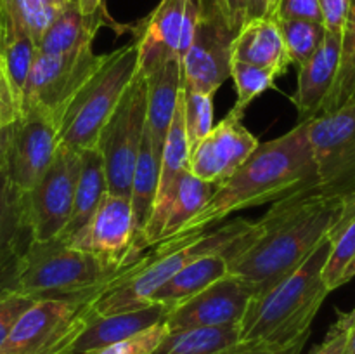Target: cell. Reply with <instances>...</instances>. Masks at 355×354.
I'll return each instance as SVG.
<instances>
[{"label":"cell","mask_w":355,"mask_h":354,"mask_svg":"<svg viewBox=\"0 0 355 354\" xmlns=\"http://www.w3.org/2000/svg\"><path fill=\"white\" fill-rule=\"evenodd\" d=\"M259 235L229 259V273L255 295L270 290L305 262L342 214V198L302 189L272 201Z\"/></svg>","instance_id":"6da1fadb"},{"label":"cell","mask_w":355,"mask_h":354,"mask_svg":"<svg viewBox=\"0 0 355 354\" xmlns=\"http://www.w3.org/2000/svg\"><path fill=\"white\" fill-rule=\"evenodd\" d=\"M318 167L309 141V120H300L291 130L260 142L248 160L218 184L214 196L175 236L205 233L232 212L248 210L302 189H314Z\"/></svg>","instance_id":"7a4b0ae2"},{"label":"cell","mask_w":355,"mask_h":354,"mask_svg":"<svg viewBox=\"0 0 355 354\" xmlns=\"http://www.w3.org/2000/svg\"><path fill=\"white\" fill-rule=\"evenodd\" d=\"M329 250L331 239L326 236L297 271L250 301L239 321L241 342L288 346L311 335L312 321L329 294L322 281Z\"/></svg>","instance_id":"3957f363"},{"label":"cell","mask_w":355,"mask_h":354,"mask_svg":"<svg viewBox=\"0 0 355 354\" xmlns=\"http://www.w3.org/2000/svg\"><path fill=\"white\" fill-rule=\"evenodd\" d=\"M125 271L104 266L96 257L73 248L62 238L33 239L21 257L19 292L37 301H90L103 290L104 285Z\"/></svg>","instance_id":"277c9868"},{"label":"cell","mask_w":355,"mask_h":354,"mask_svg":"<svg viewBox=\"0 0 355 354\" xmlns=\"http://www.w3.org/2000/svg\"><path fill=\"white\" fill-rule=\"evenodd\" d=\"M137 73L139 42L134 37L116 51L107 52L101 68L75 94L59 125V144L78 151L94 148Z\"/></svg>","instance_id":"5b68a950"},{"label":"cell","mask_w":355,"mask_h":354,"mask_svg":"<svg viewBox=\"0 0 355 354\" xmlns=\"http://www.w3.org/2000/svg\"><path fill=\"white\" fill-rule=\"evenodd\" d=\"M90 301L40 298L21 314L0 354H66L92 314Z\"/></svg>","instance_id":"8992f818"},{"label":"cell","mask_w":355,"mask_h":354,"mask_svg":"<svg viewBox=\"0 0 355 354\" xmlns=\"http://www.w3.org/2000/svg\"><path fill=\"white\" fill-rule=\"evenodd\" d=\"M148 113L144 75L137 73L97 139L106 170L107 193L130 198L132 176L141 148Z\"/></svg>","instance_id":"52a82bcc"},{"label":"cell","mask_w":355,"mask_h":354,"mask_svg":"<svg viewBox=\"0 0 355 354\" xmlns=\"http://www.w3.org/2000/svg\"><path fill=\"white\" fill-rule=\"evenodd\" d=\"M104 59L106 54H94L92 45L68 54L37 51L24 87L23 110L33 108L40 111L59 130L66 108L83 83L101 68Z\"/></svg>","instance_id":"ba28073f"},{"label":"cell","mask_w":355,"mask_h":354,"mask_svg":"<svg viewBox=\"0 0 355 354\" xmlns=\"http://www.w3.org/2000/svg\"><path fill=\"white\" fill-rule=\"evenodd\" d=\"M66 242L114 271L128 269L148 250L135 228L130 198L110 193L90 221Z\"/></svg>","instance_id":"9c48e42d"},{"label":"cell","mask_w":355,"mask_h":354,"mask_svg":"<svg viewBox=\"0 0 355 354\" xmlns=\"http://www.w3.org/2000/svg\"><path fill=\"white\" fill-rule=\"evenodd\" d=\"M236 33L222 19L210 0H201V14L194 38L180 58L182 89L215 94L231 78L232 42Z\"/></svg>","instance_id":"30bf717a"},{"label":"cell","mask_w":355,"mask_h":354,"mask_svg":"<svg viewBox=\"0 0 355 354\" xmlns=\"http://www.w3.org/2000/svg\"><path fill=\"white\" fill-rule=\"evenodd\" d=\"M80 163L78 149L59 144L49 169L26 193L33 239L58 238L64 231L71 215Z\"/></svg>","instance_id":"8fae6325"},{"label":"cell","mask_w":355,"mask_h":354,"mask_svg":"<svg viewBox=\"0 0 355 354\" xmlns=\"http://www.w3.org/2000/svg\"><path fill=\"white\" fill-rule=\"evenodd\" d=\"M58 127L33 108L21 111L10 125L2 167L7 179L28 193L40 180L58 149Z\"/></svg>","instance_id":"7c38bea8"},{"label":"cell","mask_w":355,"mask_h":354,"mask_svg":"<svg viewBox=\"0 0 355 354\" xmlns=\"http://www.w3.org/2000/svg\"><path fill=\"white\" fill-rule=\"evenodd\" d=\"M201 0H162L135 28L139 42V71L165 58L180 59L194 38Z\"/></svg>","instance_id":"4fadbf2b"},{"label":"cell","mask_w":355,"mask_h":354,"mask_svg":"<svg viewBox=\"0 0 355 354\" xmlns=\"http://www.w3.org/2000/svg\"><path fill=\"white\" fill-rule=\"evenodd\" d=\"M259 144L260 141L241 124V118L227 113L189 153L187 170L198 179L218 186L252 156Z\"/></svg>","instance_id":"5bb4252c"},{"label":"cell","mask_w":355,"mask_h":354,"mask_svg":"<svg viewBox=\"0 0 355 354\" xmlns=\"http://www.w3.org/2000/svg\"><path fill=\"white\" fill-rule=\"evenodd\" d=\"M252 298L253 294L250 288L239 278L229 273L170 309L165 325L168 332H177L198 326L239 323Z\"/></svg>","instance_id":"9a60e30c"},{"label":"cell","mask_w":355,"mask_h":354,"mask_svg":"<svg viewBox=\"0 0 355 354\" xmlns=\"http://www.w3.org/2000/svg\"><path fill=\"white\" fill-rule=\"evenodd\" d=\"M342 35L326 30L318 51L298 66L297 90L291 101L300 113V120L314 118L321 110L338 71Z\"/></svg>","instance_id":"2e32d148"},{"label":"cell","mask_w":355,"mask_h":354,"mask_svg":"<svg viewBox=\"0 0 355 354\" xmlns=\"http://www.w3.org/2000/svg\"><path fill=\"white\" fill-rule=\"evenodd\" d=\"M170 309L162 304H149L135 311L116 312V314L97 316L90 314L85 328L82 330L75 342L69 346L66 354H96L104 347L128 339L149 326L162 323Z\"/></svg>","instance_id":"e0dca14e"},{"label":"cell","mask_w":355,"mask_h":354,"mask_svg":"<svg viewBox=\"0 0 355 354\" xmlns=\"http://www.w3.org/2000/svg\"><path fill=\"white\" fill-rule=\"evenodd\" d=\"M146 78L148 90V113L146 125L156 148L163 151L166 132L172 124L179 92L182 89V66L180 59L165 58L153 62L148 69L139 71Z\"/></svg>","instance_id":"ac0fdd59"},{"label":"cell","mask_w":355,"mask_h":354,"mask_svg":"<svg viewBox=\"0 0 355 354\" xmlns=\"http://www.w3.org/2000/svg\"><path fill=\"white\" fill-rule=\"evenodd\" d=\"M309 141L319 183L355 146V103L309 118Z\"/></svg>","instance_id":"d6986e66"},{"label":"cell","mask_w":355,"mask_h":354,"mask_svg":"<svg viewBox=\"0 0 355 354\" xmlns=\"http://www.w3.org/2000/svg\"><path fill=\"white\" fill-rule=\"evenodd\" d=\"M232 59L284 75L291 66L279 24L274 17L245 21L232 42Z\"/></svg>","instance_id":"ffe728a7"},{"label":"cell","mask_w":355,"mask_h":354,"mask_svg":"<svg viewBox=\"0 0 355 354\" xmlns=\"http://www.w3.org/2000/svg\"><path fill=\"white\" fill-rule=\"evenodd\" d=\"M37 54V44L17 21L0 12V71L17 111L23 110L24 87Z\"/></svg>","instance_id":"44dd1931"},{"label":"cell","mask_w":355,"mask_h":354,"mask_svg":"<svg viewBox=\"0 0 355 354\" xmlns=\"http://www.w3.org/2000/svg\"><path fill=\"white\" fill-rule=\"evenodd\" d=\"M229 274V255L222 252L205 253L177 271L163 287L151 295V304H162L168 309L187 301L214 281Z\"/></svg>","instance_id":"7402d4cb"},{"label":"cell","mask_w":355,"mask_h":354,"mask_svg":"<svg viewBox=\"0 0 355 354\" xmlns=\"http://www.w3.org/2000/svg\"><path fill=\"white\" fill-rule=\"evenodd\" d=\"M80 160L82 163H80V174L76 179L71 215H69L64 231L61 233V236H58L62 239H69L75 233H78L90 221L103 198L107 194L106 170H104L99 148L94 146V148L82 149Z\"/></svg>","instance_id":"603a6c76"},{"label":"cell","mask_w":355,"mask_h":354,"mask_svg":"<svg viewBox=\"0 0 355 354\" xmlns=\"http://www.w3.org/2000/svg\"><path fill=\"white\" fill-rule=\"evenodd\" d=\"M106 24V9L94 14H82L78 6L73 3L64 10L44 33L37 45L44 54H68L78 49L90 47L97 31Z\"/></svg>","instance_id":"cb8c5ba5"},{"label":"cell","mask_w":355,"mask_h":354,"mask_svg":"<svg viewBox=\"0 0 355 354\" xmlns=\"http://www.w3.org/2000/svg\"><path fill=\"white\" fill-rule=\"evenodd\" d=\"M162 155L163 151L156 148V144L153 142L151 134H149L148 130V125H146L144 134H142L141 148H139L137 160H135V169L134 176H132L130 187V205L132 212H134L135 228H137L141 239L142 231H144L146 224H148L149 217H151L156 191H158Z\"/></svg>","instance_id":"d4e9b609"},{"label":"cell","mask_w":355,"mask_h":354,"mask_svg":"<svg viewBox=\"0 0 355 354\" xmlns=\"http://www.w3.org/2000/svg\"><path fill=\"white\" fill-rule=\"evenodd\" d=\"M241 342L239 323L168 332L155 354H224Z\"/></svg>","instance_id":"484cf974"},{"label":"cell","mask_w":355,"mask_h":354,"mask_svg":"<svg viewBox=\"0 0 355 354\" xmlns=\"http://www.w3.org/2000/svg\"><path fill=\"white\" fill-rule=\"evenodd\" d=\"M33 242L28 221L26 193L7 179L0 167V255L10 250H26Z\"/></svg>","instance_id":"4316f807"},{"label":"cell","mask_w":355,"mask_h":354,"mask_svg":"<svg viewBox=\"0 0 355 354\" xmlns=\"http://www.w3.org/2000/svg\"><path fill=\"white\" fill-rule=\"evenodd\" d=\"M215 189H217V184L205 183V180L194 177L187 169L184 170L177 180L175 193H173L172 203L168 207L162 242L173 238L184 228V224L191 221L210 201Z\"/></svg>","instance_id":"83f0119b"},{"label":"cell","mask_w":355,"mask_h":354,"mask_svg":"<svg viewBox=\"0 0 355 354\" xmlns=\"http://www.w3.org/2000/svg\"><path fill=\"white\" fill-rule=\"evenodd\" d=\"M352 103H355V0H349V10L342 30L338 71L318 115L340 110Z\"/></svg>","instance_id":"f1b7e54d"},{"label":"cell","mask_w":355,"mask_h":354,"mask_svg":"<svg viewBox=\"0 0 355 354\" xmlns=\"http://www.w3.org/2000/svg\"><path fill=\"white\" fill-rule=\"evenodd\" d=\"M73 3L76 0H0V12L17 21L38 45L47 28Z\"/></svg>","instance_id":"f546056e"},{"label":"cell","mask_w":355,"mask_h":354,"mask_svg":"<svg viewBox=\"0 0 355 354\" xmlns=\"http://www.w3.org/2000/svg\"><path fill=\"white\" fill-rule=\"evenodd\" d=\"M328 236L331 250L322 269V281L333 292L349 283V269L355 260V217L347 222H335Z\"/></svg>","instance_id":"4dcf8cb0"},{"label":"cell","mask_w":355,"mask_h":354,"mask_svg":"<svg viewBox=\"0 0 355 354\" xmlns=\"http://www.w3.org/2000/svg\"><path fill=\"white\" fill-rule=\"evenodd\" d=\"M231 78L234 80L238 97H236V103L234 106H232V110L229 111V115H232V117L236 118H241L243 120L246 108H248L257 97L262 96L266 90L276 87L277 75L266 68H259V66L248 65V62L243 61H234V59H232Z\"/></svg>","instance_id":"1f68e13d"},{"label":"cell","mask_w":355,"mask_h":354,"mask_svg":"<svg viewBox=\"0 0 355 354\" xmlns=\"http://www.w3.org/2000/svg\"><path fill=\"white\" fill-rule=\"evenodd\" d=\"M290 54L291 65L300 66L318 51L326 35L322 23L309 19H276Z\"/></svg>","instance_id":"d6a6232c"},{"label":"cell","mask_w":355,"mask_h":354,"mask_svg":"<svg viewBox=\"0 0 355 354\" xmlns=\"http://www.w3.org/2000/svg\"><path fill=\"white\" fill-rule=\"evenodd\" d=\"M214 96L215 94L182 89L184 127L189 153L214 128Z\"/></svg>","instance_id":"836d02e7"},{"label":"cell","mask_w":355,"mask_h":354,"mask_svg":"<svg viewBox=\"0 0 355 354\" xmlns=\"http://www.w3.org/2000/svg\"><path fill=\"white\" fill-rule=\"evenodd\" d=\"M314 191L324 196L355 198V146L315 184Z\"/></svg>","instance_id":"e575fe53"},{"label":"cell","mask_w":355,"mask_h":354,"mask_svg":"<svg viewBox=\"0 0 355 354\" xmlns=\"http://www.w3.org/2000/svg\"><path fill=\"white\" fill-rule=\"evenodd\" d=\"M166 333H168V328L163 319L162 323H156V325L149 326L128 339L120 340V342L111 344L96 354H155L156 347L159 346Z\"/></svg>","instance_id":"d590c367"},{"label":"cell","mask_w":355,"mask_h":354,"mask_svg":"<svg viewBox=\"0 0 355 354\" xmlns=\"http://www.w3.org/2000/svg\"><path fill=\"white\" fill-rule=\"evenodd\" d=\"M35 302H37V298L21 294V292L9 295L6 298H0V347L6 342L7 335L10 333L12 326L16 325L17 319L21 318V314L26 309H30Z\"/></svg>","instance_id":"8d00e7d4"},{"label":"cell","mask_w":355,"mask_h":354,"mask_svg":"<svg viewBox=\"0 0 355 354\" xmlns=\"http://www.w3.org/2000/svg\"><path fill=\"white\" fill-rule=\"evenodd\" d=\"M274 19H309L322 23L318 0H274Z\"/></svg>","instance_id":"74e56055"},{"label":"cell","mask_w":355,"mask_h":354,"mask_svg":"<svg viewBox=\"0 0 355 354\" xmlns=\"http://www.w3.org/2000/svg\"><path fill=\"white\" fill-rule=\"evenodd\" d=\"M23 250H10L0 255V298L19 292L21 257Z\"/></svg>","instance_id":"f35d334b"},{"label":"cell","mask_w":355,"mask_h":354,"mask_svg":"<svg viewBox=\"0 0 355 354\" xmlns=\"http://www.w3.org/2000/svg\"><path fill=\"white\" fill-rule=\"evenodd\" d=\"M349 330L350 323L347 319L345 312H340L338 319L333 323L329 332L326 333V339L318 347H314L309 354H343L347 337H349Z\"/></svg>","instance_id":"ab89813d"},{"label":"cell","mask_w":355,"mask_h":354,"mask_svg":"<svg viewBox=\"0 0 355 354\" xmlns=\"http://www.w3.org/2000/svg\"><path fill=\"white\" fill-rule=\"evenodd\" d=\"M309 335L288 344V346H272L263 342H239L238 346L229 349L224 354H300L307 342Z\"/></svg>","instance_id":"60d3db41"},{"label":"cell","mask_w":355,"mask_h":354,"mask_svg":"<svg viewBox=\"0 0 355 354\" xmlns=\"http://www.w3.org/2000/svg\"><path fill=\"white\" fill-rule=\"evenodd\" d=\"M322 14V24L328 31L342 35L343 23H345L349 0H318Z\"/></svg>","instance_id":"b9f144b4"},{"label":"cell","mask_w":355,"mask_h":354,"mask_svg":"<svg viewBox=\"0 0 355 354\" xmlns=\"http://www.w3.org/2000/svg\"><path fill=\"white\" fill-rule=\"evenodd\" d=\"M210 2L220 12L222 19L227 23V26L234 33H238L246 21L245 0H210Z\"/></svg>","instance_id":"7bdbcfd3"},{"label":"cell","mask_w":355,"mask_h":354,"mask_svg":"<svg viewBox=\"0 0 355 354\" xmlns=\"http://www.w3.org/2000/svg\"><path fill=\"white\" fill-rule=\"evenodd\" d=\"M17 117H19V111H17L16 104H14L6 78H3L2 71H0V130L14 124Z\"/></svg>","instance_id":"ee69618b"},{"label":"cell","mask_w":355,"mask_h":354,"mask_svg":"<svg viewBox=\"0 0 355 354\" xmlns=\"http://www.w3.org/2000/svg\"><path fill=\"white\" fill-rule=\"evenodd\" d=\"M246 21L274 16V0H245Z\"/></svg>","instance_id":"f6af8a7d"},{"label":"cell","mask_w":355,"mask_h":354,"mask_svg":"<svg viewBox=\"0 0 355 354\" xmlns=\"http://www.w3.org/2000/svg\"><path fill=\"white\" fill-rule=\"evenodd\" d=\"M76 6L82 14H94L104 9V0H76Z\"/></svg>","instance_id":"bcb514c9"},{"label":"cell","mask_w":355,"mask_h":354,"mask_svg":"<svg viewBox=\"0 0 355 354\" xmlns=\"http://www.w3.org/2000/svg\"><path fill=\"white\" fill-rule=\"evenodd\" d=\"M347 319H349L350 323V330H349V337H347V344H345V351H343V354H355V318L350 319L349 316H347Z\"/></svg>","instance_id":"7dc6e473"},{"label":"cell","mask_w":355,"mask_h":354,"mask_svg":"<svg viewBox=\"0 0 355 354\" xmlns=\"http://www.w3.org/2000/svg\"><path fill=\"white\" fill-rule=\"evenodd\" d=\"M12 125V124H10ZM10 125L9 127L2 128L0 130V167H2V160H3V153H6L7 142H9V135H10Z\"/></svg>","instance_id":"c3c4849f"},{"label":"cell","mask_w":355,"mask_h":354,"mask_svg":"<svg viewBox=\"0 0 355 354\" xmlns=\"http://www.w3.org/2000/svg\"><path fill=\"white\" fill-rule=\"evenodd\" d=\"M355 276V260L352 262V266H350V269H349V281L352 280V278ZM347 316H349L350 319H354L355 318V307L352 309V311H349L347 312Z\"/></svg>","instance_id":"681fc988"}]
</instances>
